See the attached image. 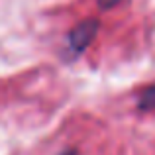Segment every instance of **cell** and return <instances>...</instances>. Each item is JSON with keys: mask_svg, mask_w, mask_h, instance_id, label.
Segmentation results:
<instances>
[{"mask_svg": "<svg viewBox=\"0 0 155 155\" xmlns=\"http://www.w3.org/2000/svg\"><path fill=\"white\" fill-rule=\"evenodd\" d=\"M98 30H100L98 18H87V20H83V22H79L67 34V51L71 53L73 57L84 53L87 47L94 41Z\"/></svg>", "mask_w": 155, "mask_h": 155, "instance_id": "obj_1", "label": "cell"}, {"mask_svg": "<svg viewBox=\"0 0 155 155\" xmlns=\"http://www.w3.org/2000/svg\"><path fill=\"white\" fill-rule=\"evenodd\" d=\"M120 2H122V0H96V4H98L100 10H110V8L118 6Z\"/></svg>", "mask_w": 155, "mask_h": 155, "instance_id": "obj_3", "label": "cell"}, {"mask_svg": "<svg viewBox=\"0 0 155 155\" xmlns=\"http://www.w3.org/2000/svg\"><path fill=\"white\" fill-rule=\"evenodd\" d=\"M137 110L140 112H151L155 110V83L147 84L137 96Z\"/></svg>", "mask_w": 155, "mask_h": 155, "instance_id": "obj_2", "label": "cell"}]
</instances>
